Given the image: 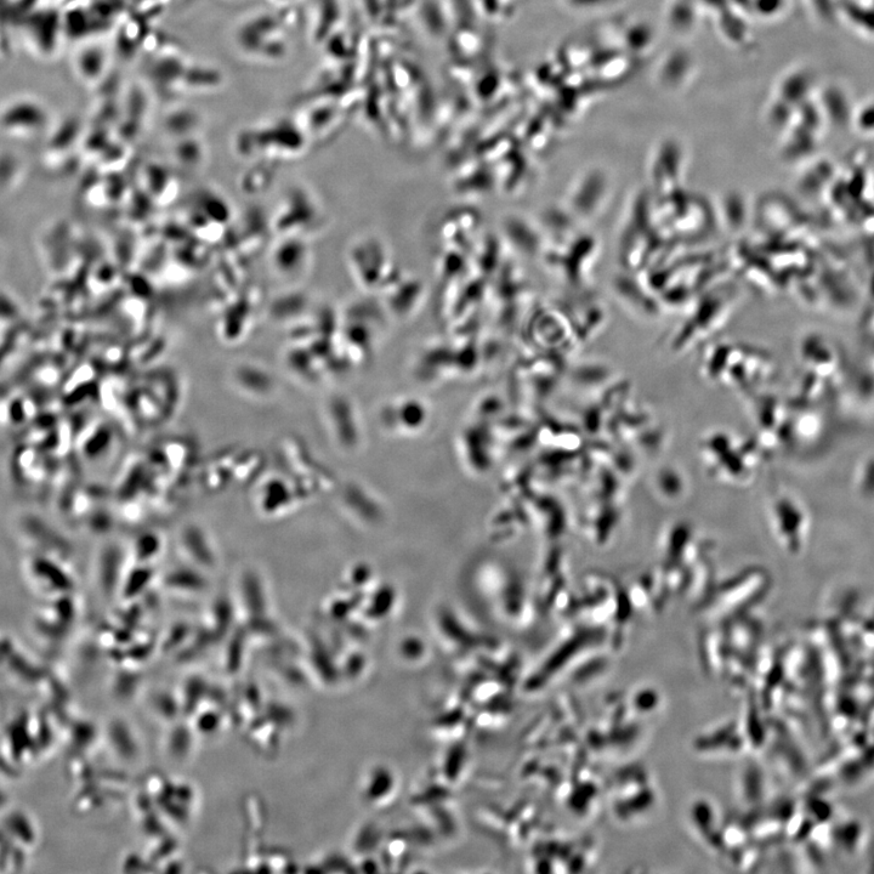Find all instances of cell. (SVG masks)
<instances>
[{
	"label": "cell",
	"mask_w": 874,
	"mask_h": 874,
	"mask_svg": "<svg viewBox=\"0 0 874 874\" xmlns=\"http://www.w3.org/2000/svg\"><path fill=\"white\" fill-rule=\"evenodd\" d=\"M729 292L725 288H720L719 292H709L705 297H702L701 302H698L695 309L692 310L688 323L681 328L683 332L678 334L677 339L689 333L688 336L681 339V344L694 343L697 329H700L697 333V339H702L723 325L734 309L735 295Z\"/></svg>",
	"instance_id": "6da1fadb"
},
{
	"label": "cell",
	"mask_w": 874,
	"mask_h": 874,
	"mask_svg": "<svg viewBox=\"0 0 874 874\" xmlns=\"http://www.w3.org/2000/svg\"><path fill=\"white\" fill-rule=\"evenodd\" d=\"M603 175L592 172L572 185L569 203L572 215L576 218L588 221L599 217L604 211L611 187Z\"/></svg>",
	"instance_id": "7a4b0ae2"
}]
</instances>
